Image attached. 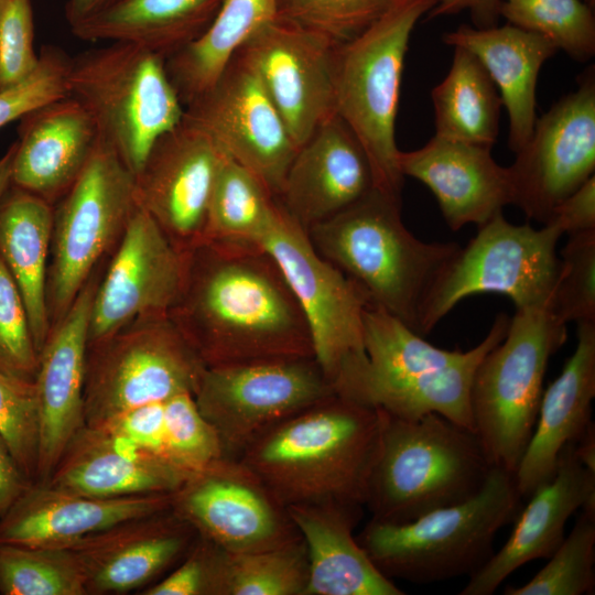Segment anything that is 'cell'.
I'll return each instance as SVG.
<instances>
[{"mask_svg":"<svg viewBox=\"0 0 595 595\" xmlns=\"http://www.w3.org/2000/svg\"><path fill=\"white\" fill-rule=\"evenodd\" d=\"M169 316L206 366L314 357L303 311L260 246L202 242L187 251Z\"/></svg>","mask_w":595,"mask_h":595,"instance_id":"1","label":"cell"},{"mask_svg":"<svg viewBox=\"0 0 595 595\" xmlns=\"http://www.w3.org/2000/svg\"><path fill=\"white\" fill-rule=\"evenodd\" d=\"M383 411L337 393L279 422L238 458L278 500L365 507Z\"/></svg>","mask_w":595,"mask_h":595,"instance_id":"2","label":"cell"},{"mask_svg":"<svg viewBox=\"0 0 595 595\" xmlns=\"http://www.w3.org/2000/svg\"><path fill=\"white\" fill-rule=\"evenodd\" d=\"M315 250L354 281L369 303L419 334L424 300L456 242H425L401 219V198L372 188L307 230Z\"/></svg>","mask_w":595,"mask_h":595,"instance_id":"3","label":"cell"},{"mask_svg":"<svg viewBox=\"0 0 595 595\" xmlns=\"http://www.w3.org/2000/svg\"><path fill=\"white\" fill-rule=\"evenodd\" d=\"M493 467L474 431L436 413L403 420L383 412L365 507L378 521H412L477 494Z\"/></svg>","mask_w":595,"mask_h":595,"instance_id":"4","label":"cell"},{"mask_svg":"<svg viewBox=\"0 0 595 595\" xmlns=\"http://www.w3.org/2000/svg\"><path fill=\"white\" fill-rule=\"evenodd\" d=\"M520 502L513 473L494 466L467 500L402 523L370 519L356 539L390 580L430 584L469 577L495 553V538L516 518Z\"/></svg>","mask_w":595,"mask_h":595,"instance_id":"5","label":"cell"},{"mask_svg":"<svg viewBox=\"0 0 595 595\" xmlns=\"http://www.w3.org/2000/svg\"><path fill=\"white\" fill-rule=\"evenodd\" d=\"M66 84L67 96L134 175L155 142L184 117L165 58L133 43L109 42L71 58Z\"/></svg>","mask_w":595,"mask_h":595,"instance_id":"6","label":"cell"},{"mask_svg":"<svg viewBox=\"0 0 595 595\" xmlns=\"http://www.w3.org/2000/svg\"><path fill=\"white\" fill-rule=\"evenodd\" d=\"M435 1L405 0L335 50V112L365 150L375 187L397 198L404 180L396 141L404 61L415 24Z\"/></svg>","mask_w":595,"mask_h":595,"instance_id":"7","label":"cell"},{"mask_svg":"<svg viewBox=\"0 0 595 595\" xmlns=\"http://www.w3.org/2000/svg\"><path fill=\"white\" fill-rule=\"evenodd\" d=\"M566 338V324L548 309H516L504 338L478 364L472 418L494 466L515 473L536 425L549 360Z\"/></svg>","mask_w":595,"mask_h":595,"instance_id":"8","label":"cell"},{"mask_svg":"<svg viewBox=\"0 0 595 595\" xmlns=\"http://www.w3.org/2000/svg\"><path fill=\"white\" fill-rule=\"evenodd\" d=\"M563 234L551 225H515L501 214L477 227L440 273L422 305L419 334L425 335L463 299L500 293L516 309L550 307L560 270L556 245Z\"/></svg>","mask_w":595,"mask_h":595,"instance_id":"9","label":"cell"},{"mask_svg":"<svg viewBox=\"0 0 595 595\" xmlns=\"http://www.w3.org/2000/svg\"><path fill=\"white\" fill-rule=\"evenodd\" d=\"M205 363L169 315L137 321L87 346L84 420L97 426L130 409L195 394Z\"/></svg>","mask_w":595,"mask_h":595,"instance_id":"10","label":"cell"},{"mask_svg":"<svg viewBox=\"0 0 595 595\" xmlns=\"http://www.w3.org/2000/svg\"><path fill=\"white\" fill-rule=\"evenodd\" d=\"M137 206L136 176L99 138L84 170L54 209L47 307L51 326L66 314Z\"/></svg>","mask_w":595,"mask_h":595,"instance_id":"11","label":"cell"},{"mask_svg":"<svg viewBox=\"0 0 595 595\" xmlns=\"http://www.w3.org/2000/svg\"><path fill=\"white\" fill-rule=\"evenodd\" d=\"M314 357L206 366L194 394L226 457L239 458L266 431L334 394Z\"/></svg>","mask_w":595,"mask_h":595,"instance_id":"12","label":"cell"},{"mask_svg":"<svg viewBox=\"0 0 595 595\" xmlns=\"http://www.w3.org/2000/svg\"><path fill=\"white\" fill-rule=\"evenodd\" d=\"M260 246L293 291L310 329L314 358L334 388L348 367L366 357L363 320L370 304L366 294L315 250L307 231L280 203Z\"/></svg>","mask_w":595,"mask_h":595,"instance_id":"13","label":"cell"},{"mask_svg":"<svg viewBox=\"0 0 595 595\" xmlns=\"http://www.w3.org/2000/svg\"><path fill=\"white\" fill-rule=\"evenodd\" d=\"M171 508L227 551L274 549L302 538L286 507L238 458L221 456L188 475L171 494Z\"/></svg>","mask_w":595,"mask_h":595,"instance_id":"14","label":"cell"},{"mask_svg":"<svg viewBox=\"0 0 595 595\" xmlns=\"http://www.w3.org/2000/svg\"><path fill=\"white\" fill-rule=\"evenodd\" d=\"M512 204L529 219L548 220L552 209L595 175V73L537 118L531 137L508 166Z\"/></svg>","mask_w":595,"mask_h":595,"instance_id":"15","label":"cell"},{"mask_svg":"<svg viewBox=\"0 0 595 595\" xmlns=\"http://www.w3.org/2000/svg\"><path fill=\"white\" fill-rule=\"evenodd\" d=\"M184 118L252 172L278 199L299 148L240 53L208 90L185 106Z\"/></svg>","mask_w":595,"mask_h":595,"instance_id":"16","label":"cell"},{"mask_svg":"<svg viewBox=\"0 0 595 595\" xmlns=\"http://www.w3.org/2000/svg\"><path fill=\"white\" fill-rule=\"evenodd\" d=\"M186 256L137 204L104 278L97 281L88 345L137 321L169 315L183 285Z\"/></svg>","mask_w":595,"mask_h":595,"instance_id":"17","label":"cell"},{"mask_svg":"<svg viewBox=\"0 0 595 595\" xmlns=\"http://www.w3.org/2000/svg\"><path fill=\"white\" fill-rule=\"evenodd\" d=\"M336 44L277 17L238 52L252 66L298 148L333 113Z\"/></svg>","mask_w":595,"mask_h":595,"instance_id":"18","label":"cell"},{"mask_svg":"<svg viewBox=\"0 0 595 595\" xmlns=\"http://www.w3.org/2000/svg\"><path fill=\"white\" fill-rule=\"evenodd\" d=\"M228 158L183 117L155 142L134 175L137 204L183 252L203 240L213 187Z\"/></svg>","mask_w":595,"mask_h":595,"instance_id":"19","label":"cell"},{"mask_svg":"<svg viewBox=\"0 0 595 595\" xmlns=\"http://www.w3.org/2000/svg\"><path fill=\"white\" fill-rule=\"evenodd\" d=\"M197 537L170 507L85 536L65 548L80 564L87 595L126 594L158 582L182 561Z\"/></svg>","mask_w":595,"mask_h":595,"instance_id":"20","label":"cell"},{"mask_svg":"<svg viewBox=\"0 0 595 595\" xmlns=\"http://www.w3.org/2000/svg\"><path fill=\"white\" fill-rule=\"evenodd\" d=\"M91 278L66 314L52 326L39 353L34 380L39 415L36 480L46 484L72 437L85 425L84 382L91 301Z\"/></svg>","mask_w":595,"mask_h":595,"instance_id":"21","label":"cell"},{"mask_svg":"<svg viewBox=\"0 0 595 595\" xmlns=\"http://www.w3.org/2000/svg\"><path fill=\"white\" fill-rule=\"evenodd\" d=\"M375 188L368 156L335 112L299 148L278 201L306 231Z\"/></svg>","mask_w":595,"mask_h":595,"instance_id":"22","label":"cell"},{"mask_svg":"<svg viewBox=\"0 0 595 595\" xmlns=\"http://www.w3.org/2000/svg\"><path fill=\"white\" fill-rule=\"evenodd\" d=\"M398 164L403 177L429 187L452 230L478 227L512 204L508 166L495 161L489 147L433 136L419 149L400 150Z\"/></svg>","mask_w":595,"mask_h":595,"instance_id":"23","label":"cell"},{"mask_svg":"<svg viewBox=\"0 0 595 595\" xmlns=\"http://www.w3.org/2000/svg\"><path fill=\"white\" fill-rule=\"evenodd\" d=\"M529 499L506 543L468 577L461 595L494 594L527 562L552 555L565 538V526L575 511L595 510V473L578 461L573 443L561 452L554 477Z\"/></svg>","mask_w":595,"mask_h":595,"instance_id":"24","label":"cell"},{"mask_svg":"<svg viewBox=\"0 0 595 595\" xmlns=\"http://www.w3.org/2000/svg\"><path fill=\"white\" fill-rule=\"evenodd\" d=\"M171 494L101 498L32 483L1 518L0 544L65 548L119 522L170 508Z\"/></svg>","mask_w":595,"mask_h":595,"instance_id":"25","label":"cell"},{"mask_svg":"<svg viewBox=\"0 0 595 595\" xmlns=\"http://www.w3.org/2000/svg\"><path fill=\"white\" fill-rule=\"evenodd\" d=\"M594 398L595 322H581L575 350L543 391L532 435L513 473L521 498L554 477L563 448L593 424Z\"/></svg>","mask_w":595,"mask_h":595,"instance_id":"26","label":"cell"},{"mask_svg":"<svg viewBox=\"0 0 595 595\" xmlns=\"http://www.w3.org/2000/svg\"><path fill=\"white\" fill-rule=\"evenodd\" d=\"M11 167V185L50 204L79 176L99 140L87 111L66 96L21 119Z\"/></svg>","mask_w":595,"mask_h":595,"instance_id":"27","label":"cell"},{"mask_svg":"<svg viewBox=\"0 0 595 595\" xmlns=\"http://www.w3.org/2000/svg\"><path fill=\"white\" fill-rule=\"evenodd\" d=\"M187 476L101 426L84 425L65 447L46 485L113 498L171 494Z\"/></svg>","mask_w":595,"mask_h":595,"instance_id":"28","label":"cell"},{"mask_svg":"<svg viewBox=\"0 0 595 595\" xmlns=\"http://www.w3.org/2000/svg\"><path fill=\"white\" fill-rule=\"evenodd\" d=\"M363 506L293 505L288 512L307 551L304 595H402L358 543L353 531Z\"/></svg>","mask_w":595,"mask_h":595,"instance_id":"29","label":"cell"},{"mask_svg":"<svg viewBox=\"0 0 595 595\" xmlns=\"http://www.w3.org/2000/svg\"><path fill=\"white\" fill-rule=\"evenodd\" d=\"M450 46L469 51L496 85L509 121L508 145L519 151L537 120V83L542 65L558 51L544 37L509 23L478 29L463 24L443 35Z\"/></svg>","mask_w":595,"mask_h":595,"instance_id":"30","label":"cell"},{"mask_svg":"<svg viewBox=\"0 0 595 595\" xmlns=\"http://www.w3.org/2000/svg\"><path fill=\"white\" fill-rule=\"evenodd\" d=\"M508 325L509 317L505 313L498 314L486 337L451 366L359 381L337 394L380 409L394 418L418 420L436 413L474 431L470 410L473 376L483 357L504 338Z\"/></svg>","mask_w":595,"mask_h":595,"instance_id":"31","label":"cell"},{"mask_svg":"<svg viewBox=\"0 0 595 595\" xmlns=\"http://www.w3.org/2000/svg\"><path fill=\"white\" fill-rule=\"evenodd\" d=\"M53 217L52 204L13 185L0 201V258L22 295L39 353L52 328L47 279Z\"/></svg>","mask_w":595,"mask_h":595,"instance_id":"32","label":"cell"},{"mask_svg":"<svg viewBox=\"0 0 595 595\" xmlns=\"http://www.w3.org/2000/svg\"><path fill=\"white\" fill-rule=\"evenodd\" d=\"M97 426L186 475L224 456L216 431L187 392L121 412Z\"/></svg>","mask_w":595,"mask_h":595,"instance_id":"33","label":"cell"},{"mask_svg":"<svg viewBox=\"0 0 595 595\" xmlns=\"http://www.w3.org/2000/svg\"><path fill=\"white\" fill-rule=\"evenodd\" d=\"M223 0H115L71 26L83 41L129 42L165 60L198 37Z\"/></svg>","mask_w":595,"mask_h":595,"instance_id":"34","label":"cell"},{"mask_svg":"<svg viewBox=\"0 0 595 595\" xmlns=\"http://www.w3.org/2000/svg\"><path fill=\"white\" fill-rule=\"evenodd\" d=\"M278 17V0H223L206 30L165 60L184 105L208 90L241 47Z\"/></svg>","mask_w":595,"mask_h":595,"instance_id":"35","label":"cell"},{"mask_svg":"<svg viewBox=\"0 0 595 595\" xmlns=\"http://www.w3.org/2000/svg\"><path fill=\"white\" fill-rule=\"evenodd\" d=\"M439 138L493 148L502 106L490 76L469 51L455 46L446 76L432 89Z\"/></svg>","mask_w":595,"mask_h":595,"instance_id":"36","label":"cell"},{"mask_svg":"<svg viewBox=\"0 0 595 595\" xmlns=\"http://www.w3.org/2000/svg\"><path fill=\"white\" fill-rule=\"evenodd\" d=\"M366 357L348 367L334 385L335 393L365 380L401 377L451 366L465 351L439 348L399 318L376 305L364 312Z\"/></svg>","mask_w":595,"mask_h":595,"instance_id":"37","label":"cell"},{"mask_svg":"<svg viewBox=\"0 0 595 595\" xmlns=\"http://www.w3.org/2000/svg\"><path fill=\"white\" fill-rule=\"evenodd\" d=\"M309 559L303 539L285 545L232 552L212 542L208 595H304Z\"/></svg>","mask_w":595,"mask_h":595,"instance_id":"38","label":"cell"},{"mask_svg":"<svg viewBox=\"0 0 595 595\" xmlns=\"http://www.w3.org/2000/svg\"><path fill=\"white\" fill-rule=\"evenodd\" d=\"M278 209L267 186L228 158L213 187L202 242L260 246Z\"/></svg>","mask_w":595,"mask_h":595,"instance_id":"39","label":"cell"},{"mask_svg":"<svg viewBox=\"0 0 595 595\" xmlns=\"http://www.w3.org/2000/svg\"><path fill=\"white\" fill-rule=\"evenodd\" d=\"M1 595H87L69 548L0 544Z\"/></svg>","mask_w":595,"mask_h":595,"instance_id":"40","label":"cell"},{"mask_svg":"<svg viewBox=\"0 0 595 595\" xmlns=\"http://www.w3.org/2000/svg\"><path fill=\"white\" fill-rule=\"evenodd\" d=\"M500 18L544 37L573 60L595 55V18L584 0H504Z\"/></svg>","mask_w":595,"mask_h":595,"instance_id":"41","label":"cell"},{"mask_svg":"<svg viewBox=\"0 0 595 595\" xmlns=\"http://www.w3.org/2000/svg\"><path fill=\"white\" fill-rule=\"evenodd\" d=\"M548 563L526 584L506 595H585L595 589V510L581 509L575 524Z\"/></svg>","mask_w":595,"mask_h":595,"instance_id":"42","label":"cell"},{"mask_svg":"<svg viewBox=\"0 0 595 595\" xmlns=\"http://www.w3.org/2000/svg\"><path fill=\"white\" fill-rule=\"evenodd\" d=\"M405 0H278V17L345 43Z\"/></svg>","mask_w":595,"mask_h":595,"instance_id":"43","label":"cell"},{"mask_svg":"<svg viewBox=\"0 0 595 595\" xmlns=\"http://www.w3.org/2000/svg\"><path fill=\"white\" fill-rule=\"evenodd\" d=\"M549 311L565 324L595 322V229L569 236Z\"/></svg>","mask_w":595,"mask_h":595,"instance_id":"44","label":"cell"},{"mask_svg":"<svg viewBox=\"0 0 595 595\" xmlns=\"http://www.w3.org/2000/svg\"><path fill=\"white\" fill-rule=\"evenodd\" d=\"M0 434L14 459L32 482L36 480L39 415L34 382L0 370Z\"/></svg>","mask_w":595,"mask_h":595,"instance_id":"45","label":"cell"},{"mask_svg":"<svg viewBox=\"0 0 595 595\" xmlns=\"http://www.w3.org/2000/svg\"><path fill=\"white\" fill-rule=\"evenodd\" d=\"M39 367L28 311L11 273L0 258V370L34 382Z\"/></svg>","mask_w":595,"mask_h":595,"instance_id":"46","label":"cell"},{"mask_svg":"<svg viewBox=\"0 0 595 595\" xmlns=\"http://www.w3.org/2000/svg\"><path fill=\"white\" fill-rule=\"evenodd\" d=\"M69 60L62 50L44 46L36 71L19 85L0 91V128L45 104L66 97Z\"/></svg>","mask_w":595,"mask_h":595,"instance_id":"47","label":"cell"},{"mask_svg":"<svg viewBox=\"0 0 595 595\" xmlns=\"http://www.w3.org/2000/svg\"><path fill=\"white\" fill-rule=\"evenodd\" d=\"M30 0H8L0 14V91L29 78L40 64Z\"/></svg>","mask_w":595,"mask_h":595,"instance_id":"48","label":"cell"},{"mask_svg":"<svg viewBox=\"0 0 595 595\" xmlns=\"http://www.w3.org/2000/svg\"><path fill=\"white\" fill-rule=\"evenodd\" d=\"M212 542L197 537L191 550L169 574L144 588L142 595H208Z\"/></svg>","mask_w":595,"mask_h":595,"instance_id":"49","label":"cell"},{"mask_svg":"<svg viewBox=\"0 0 595 595\" xmlns=\"http://www.w3.org/2000/svg\"><path fill=\"white\" fill-rule=\"evenodd\" d=\"M551 225L567 236L595 229V175L562 199L543 225Z\"/></svg>","mask_w":595,"mask_h":595,"instance_id":"50","label":"cell"},{"mask_svg":"<svg viewBox=\"0 0 595 595\" xmlns=\"http://www.w3.org/2000/svg\"><path fill=\"white\" fill-rule=\"evenodd\" d=\"M504 0H436L428 12V19L458 14L468 11L475 28L498 25Z\"/></svg>","mask_w":595,"mask_h":595,"instance_id":"51","label":"cell"},{"mask_svg":"<svg viewBox=\"0 0 595 595\" xmlns=\"http://www.w3.org/2000/svg\"><path fill=\"white\" fill-rule=\"evenodd\" d=\"M31 484L0 434V520Z\"/></svg>","mask_w":595,"mask_h":595,"instance_id":"52","label":"cell"},{"mask_svg":"<svg viewBox=\"0 0 595 595\" xmlns=\"http://www.w3.org/2000/svg\"><path fill=\"white\" fill-rule=\"evenodd\" d=\"M115 0H67L65 17L71 26H74L93 17Z\"/></svg>","mask_w":595,"mask_h":595,"instance_id":"53","label":"cell"},{"mask_svg":"<svg viewBox=\"0 0 595 595\" xmlns=\"http://www.w3.org/2000/svg\"><path fill=\"white\" fill-rule=\"evenodd\" d=\"M574 453L583 466L595 473V425L594 423L586 432L573 443Z\"/></svg>","mask_w":595,"mask_h":595,"instance_id":"54","label":"cell"},{"mask_svg":"<svg viewBox=\"0 0 595 595\" xmlns=\"http://www.w3.org/2000/svg\"><path fill=\"white\" fill-rule=\"evenodd\" d=\"M15 150L13 142L7 152L0 158V201L11 185V167Z\"/></svg>","mask_w":595,"mask_h":595,"instance_id":"55","label":"cell"},{"mask_svg":"<svg viewBox=\"0 0 595 595\" xmlns=\"http://www.w3.org/2000/svg\"><path fill=\"white\" fill-rule=\"evenodd\" d=\"M8 0H0V14Z\"/></svg>","mask_w":595,"mask_h":595,"instance_id":"56","label":"cell"},{"mask_svg":"<svg viewBox=\"0 0 595 595\" xmlns=\"http://www.w3.org/2000/svg\"><path fill=\"white\" fill-rule=\"evenodd\" d=\"M588 6L594 8V0H584Z\"/></svg>","mask_w":595,"mask_h":595,"instance_id":"57","label":"cell"}]
</instances>
